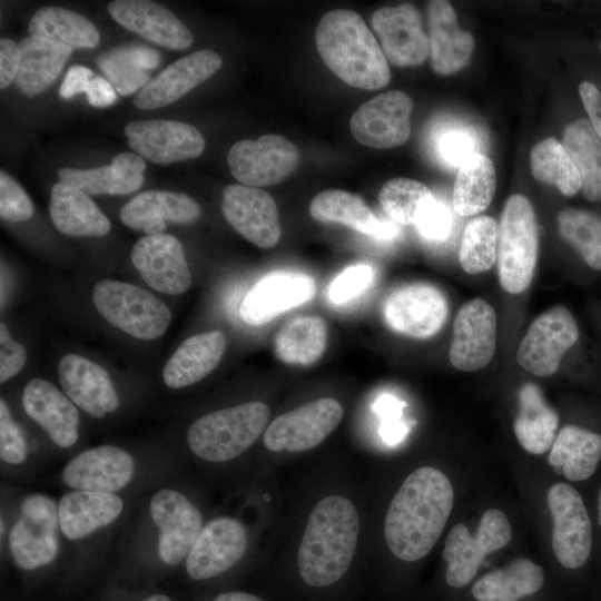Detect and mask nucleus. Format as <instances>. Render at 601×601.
<instances>
[{"label": "nucleus", "mask_w": 601, "mask_h": 601, "mask_svg": "<svg viewBox=\"0 0 601 601\" xmlns=\"http://www.w3.org/2000/svg\"><path fill=\"white\" fill-rule=\"evenodd\" d=\"M539 233L534 209L526 197L511 195L504 204L497 244L500 284L511 294L524 292L538 260Z\"/></svg>", "instance_id": "9"}, {"label": "nucleus", "mask_w": 601, "mask_h": 601, "mask_svg": "<svg viewBox=\"0 0 601 601\" xmlns=\"http://www.w3.org/2000/svg\"><path fill=\"white\" fill-rule=\"evenodd\" d=\"M146 164L136 154L121 152L110 165L90 169L61 168L59 183L87 195H127L137 190L144 180Z\"/></svg>", "instance_id": "31"}, {"label": "nucleus", "mask_w": 601, "mask_h": 601, "mask_svg": "<svg viewBox=\"0 0 601 601\" xmlns=\"http://www.w3.org/2000/svg\"><path fill=\"white\" fill-rule=\"evenodd\" d=\"M406 433V426L400 420L384 421L381 427L382 437L387 443L398 442Z\"/></svg>", "instance_id": "60"}, {"label": "nucleus", "mask_w": 601, "mask_h": 601, "mask_svg": "<svg viewBox=\"0 0 601 601\" xmlns=\"http://www.w3.org/2000/svg\"><path fill=\"white\" fill-rule=\"evenodd\" d=\"M544 582L543 570L529 559H516L501 570L480 578L472 587L479 601H518L539 591Z\"/></svg>", "instance_id": "38"}, {"label": "nucleus", "mask_w": 601, "mask_h": 601, "mask_svg": "<svg viewBox=\"0 0 601 601\" xmlns=\"http://www.w3.org/2000/svg\"><path fill=\"white\" fill-rule=\"evenodd\" d=\"M373 268L357 264L343 270L328 287V298L334 304H344L361 295L373 280Z\"/></svg>", "instance_id": "51"}, {"label": "nucleus", "mask_w": 601, "mask_h": 601, "mask_svg": "<svg viewBox=\"0 0 601 601\" xmlns=\"http://www.w3.org/2000/svg\"><path fill=\"white\" fill-rule=\"evenodd\" d=\"M402 405L394 396L383 395L377 400L375 410L383 415L384 421L398 420Z\"/></svg>", "instance_id": "59"}, {"label": "nucleus", "mask_w": 601, "mask_h": 601, "mask_svg": "<svg viewBox=\"0 0 601 601\" xmlns=\"http://www.w3.org/2000/svg\"><path fill=\"white\" fill-rule=\"evenodd\" d=\"M137 497L67 490L58 499V515L66 563L57 581L63 593L89 583L98 571Z\"/></svg>", "instance_id": "2"}, {"label": "nucleus", "mask_w": 601, "mask_h": 601, "mask_svg": "<svg viewBox=\"0 0 601 601\" xmlns=\"http://www.w3.org/2000/svg\"><path fill=\"white\" fill-rule=\"evenodd\" d=\"M24 347L11 338L4 325L0 324V382L1 384L16 376L26 362Z\"/></svg>", "instance_id": "54"}, {"label": "nucleus", "mask_w": 601, "mask_h": 601, "mask_svg": "<svg viewBox=\"0 0 601 601\" xmlns=\"http://www.w3.org/2000/svg\"><path fill=\"white\" fill-rule=\"evenodd\" d=\"M51 220L56 228L73 236H104L110 230V221L83 191L57 183L51 189Z\"/></svg>", "instance_id": "34"}, {"label": "nucleus", "mask_w": 601, "mask_h": 601, "mask_svg": "<svg viewBox=\"0 0 601 601\" xmlns=\"http://www.w3.org/2000/svg\"><path fill=\"white\" fill-rule=\"evenodd\" d=\"M92 300L105 319L140 339L161 336L171 319L169 308L158 297L124 282L100 280L93 288Z\"/></svg>", "instance_id": "10"}, {"label": "nucleus", "mask_w": 601, "mask_h": 601, "mask_svg": "<svg viewBox=\"0 0 601 601\" xmlns=\"http://www.w3.org/2000/svg\"><path fill=\"white\" fill-rule=\"evenodd\" d=\"M93 78L92 71L83 66H71L60 86L59 95L65 99L86 92L89 81Z\"/></svg>", "instance_id": "57"}, {"label": "nucleus", "mask_w": 601, "mask_h": 601, "mask_svg": "<svg viewBox=\"0 0 601 601\" xmlns=\"http://www.w3.org/2000/svg\"><path fill=\"white\" fill-rule=\"evenodd\" d=\"M108 10L120 26L159 46L181 50L193 43V35L185 24L157 2L116 0Z\"/></svg>", "instance_id": "28"}, {"label": "nucleus", "mask_w": 601, "mask_h": 601, "mask_svg": "<svg viewBox=\"0 0 601 601\" xmlns=\"http://www.w3.org/2000/svg\"><path fill=\"white\" fill-rule=\"evenodd\" d=\"M386 59L396 67H416L430 53L420 11L411 3L381 7L371 18Z\"/></svg>", "instance_id": "23"}, {"label": "nucleus", "mask_w": 601, "mask_h": 601, "mask_svg": "<svg viewBox=\"0 0 601 601\" xmlns=\"http://www.w3.org/2000/svg\"><path fill=\"white\" fill-rule=\"evenodd\" d=\"M499 226L490 216L471 219L464 228L459 260L469 274H480L494 266L497 259Z\"/></svg>", "instance_id": "46"}, {"label": "nucleus", "mask_w": 601, "mask_h": 601, "mask_svg": "<svg viewBox=\"0 0 601 601\" xmlns=\"http://www.w3.org/2000/svg\"><path fill=\"white\" fill-rule=\"evenodd\" d=\"M1 513L9 530L1 559L18 574L26 592L59 580L66 548L59 524L58 499L45 492L2 494Z\"/></svg>", "instance_id": "3"}, {"label": "nucleus", "mask_w": 601, "mask_h": 601, "mask_svg": "<svg viewBox=\"0 0 601 601\" xmlns=\"http://www.w3.org/2000/svg\"><path fill=\"white\" fill-rule=\"evenodd\" d=\"M413 100L400 90L380 93L362 104L352 115L353 137L362 145L388 149L403 145L411 134Z\"/></svg>", "instance_id": "19"}, {"label": "nucleus", "mask_w": 601, "mask_h": 601, "mask_svg": "<svg viewBox=\"0 0 601 601\" xmlns=\"http://www.w3.org/2000/svg\"><path fill=\"white\" fill-rule=\"evenodd\" d=\"M449 305L435 286L415 283L402 286L386 298L383 315L387 326L412 338H430L446 322Z\"/></svg>", "instance_id": "18"}, {"label": "nucleus", "mask_w": 601, "mask_h": 601, "mask_svg": "<svg viewBox=\"0 0 601 601\" xmlns=\"http://www.w3.org/2000/svg\"><path fill=\"white\" fill-rule=\"evenodd\" d=\"M598 511H599V523L601 525V490H600L599 499H598Z\"/></svg>", "instance_id": "62"}, {"label": "nucleus", "mask_w": 601, "mask_h": 601, "mask_svg": "<svg viewBox=\"0 0 601 601\" xmlns=\"http://www.w3.org/2000/svg\"><path fill=\"white\" fill-rule=\"evenodd\" d=\"M88 101L93 107H107L117 100V91L112 85L102 77H93L86 89Z\"/></svg>", "instance_id": "58"}, {"label": "nucleus", "mask_w": 601, "mask_h": 601, "mask_svg": "<svg viewBox=\"0 0 601 601\" xmlns=\"http://www.w3.org/2000/svg\"><path fill=\"white\" fill-rule=\"evenodd\" d=\"M309 214L317 221L343 224L373 238L381 221L359 195L342 189L317 194L309 204Z\"/></svg>", "instance_id": "44"}, {"label": "nucleus", "mask_w": 601, "mask_h": 601, "mask_svg": "<svg viewBox=\"0 0 601 601\" xmlns=\"http://www.w3.org/2000/svg\"><path fill=\"white\" fill-rule=\"evenodd\" d=\"M600 48H601V42H600Z\"/></svg>", "instance_id": "63"}, {"label": "nucleus", "mask_w": 601, "mask_h": 601, "mask_svg": "<svg viewBox=\"0 0 601 601\" xmlns=\"http://www.w3.org/2000/svg\"><path fill=\"white\" fill-rule=\"evenodd\" d=\"M480 139L470 126L453 122L442 129L435 139V150L440 159L447 166L460 168L477 151Z\"/></svg>", "instance_id": "49"}, {"label": "nucleus", "mask_w": 601, "mask_h": 601, "mask_svg": "<svg viewBox=\"0 0 601 601\" xmlns=\"http://www.w3.org/2000/svg\"><path fill=\"white\" fill-rule=\"evenodd\" d=\"M532 176L555 186L564 196H573L581 188L579 171L563 144L553 137L538 142L530 154Z\"/></svg>", "instance_id": "45"}, {"label": "nucleus", "mask_w": 601, "mask_h": 601, "mask_svg": "<svg viewBox=\"0 0 601 601\" xmlns=\"http://www.w3.org/2000/svg\"><path fill=\"white\" fill-rule=\"evenodd\" d=\"M225 219L243 237L260 248L275 246L280 238L279 215L275 200L263 189L228 185L223 191Z\"/></svg>", "instance_id": "24"}, {"label": "nucleus", "mask_w": 601, "mask_h": 601, "mask_svg": "<svg viewBox=\"0 0 601 601\" xmlns=\"http://www.w3.org/2000/svg\"><path fill=\"white\" fill-rule=\"evenodd\" d=\"M553 520L551 544L564 568L578 569L588 560L592 546V526L581 495L571 485L559 482L546 493Z\"/></svg>", "instance_id": "17"}, {"label": "nucleus", "mask_w": 601, "mask_h": 601, "mask_svg": "<svg viewBox=\"0 0 601 601\" xmlns=\"http://www.w3.org/2000/svg\"><path fill=\"white\" fill-rule=\"evenodd\" d=\"M175 450L132 449L106 443L80 450L66 460L58 483L67 490L138 497L181 475Z\"/></svg>", "instance_id": "4"}, {"label": "nucleus", "mask_w": 601, "mask_h": 601, "mask_svg": "<svg viewBox=\"0 0 601 601\" xmlns=\"http://www.w3.org/2000/svg\"><path fill=\"white\" fill-rule=\"evenodd\" d=\"M48 461L41 455L37 441H30L13 418L4 401L0 400V469L1 476L11 481L31 480Z\"/></svg>", "instance_id": "37"}, {"label": "nucleus", "mask_w": 601, "mask_h": 601, "mask_svg": "<svg viewBox=\"0 0 601 601\" xmlns=\"http://www.w3.org/2000/svg\"><path fill=\"white\" fill-rule=\"evenodd\" d=\"M131 262L142 279L154 289L177 295L191 283L181 244L168 234L147 235L131 250Z\"/></svg>", "instance_id": "26"}, {"label": "nucleus", "mask_w": 601, "mask_h": 601, "mask_svg": "<svg viewBox=\"0 0 601 601\" xmlns=\"http://www.w3.org/2000/svg\"><path fill=\"white\" fill-rule=\"evenodd\" d=\"M20 63L16 86L32 97L45 91L59 76L72 49L53 40L29 36L18 43Z\"/></svg>", "instance_id": "33"}, {"label": "nucleus", "mask_w": 601, "mask_h": 601, "mask_svg": "<svg viewBox=\"0 0 601 601\" xmlns=\"http://www.w3.org/2000/svg\"><path fill=\"white\" fill-rule=\"evenodd\" d=\"M225 348L226 337L220 331L188 337L178 346L164 367L165 385L178 390L201 381L216 368Z\"/></svg>", "instance_id": "32"}, {"label": "nucleus", "mask_w": 601, "mask_h": 601, "mask_svg": "<svg viewBox=\"0 0 601 601\" xmlns=\"http://www.w3.org/2000/svg\"><path fill=\"white\" fill-rule=\"evenodd\" d=\"M90 601H176L159 584L129 582L109 572Z\"/></svg>", "instance_id": "50"}, {"label": "nucleus", "mask_w": 601, "mask_h": 601, "mask_svg": "<svg viewBox=\"0 0 601 601\" xmlns=\"http://www.w3.org/2000/svg\"><path fill=\"white\" fill-rule=\"evenodd\" d=\"M496 347V315L482 298H473L459 309L453 324L449 358L459 371L484 368Z\"/></svg>", "instance_id": "20"}, {"label": "nucleus", "mask_w": 601, "mask_h": 601, "mask_svg": "<svg viewBox=\"0 0 601 601\" xmlns=\"http://www.w3.org/2000/svg\"><path fill=\"white\" fill-rule=\"evenodd\" d=\"M426 12L432 68L439 75H452L469 63L474 49L473 36L459 28L449 1H428Z\"/></svg>", "instance_id": "29"}, {"label": "nucleus", "mask_w": 601, "mask_h": 601, "mask_svg": "<svg viewBox=\"0 0 601 601\" xmlns=\"http://www.w3.org/2000/svg\"><path fill=\"white\" fill-rule=\"evenodd\" d=\"M209 601H263L255 594L244 591H226L216 594Z\"/></svg>", "instance_id": "61"}, {"label": "nucleus", "mask_w": 601, "mask_h": 601, "mask_svg": "<svg viewBox=\"0 0 601 601\" xmlns=\"http://www.w3.org/2000/svg\"><path fill=\"white\" fill-rule=\"evenodd\" d=\"M221 63V57L209 49L185 56L139 90L134 98V105L140 109L167 106L207 80Z\"/></svg>", "instance_id": "27"}, {"label": "nucleus", "mask_w": 601, "mask_h": 601, "mask_svg": "<svg viewBox=\"0 0 601 601\" xmlns=\"http://www.w3.org/2000/svg\"><path fill=\"white\" fill-rule=\"evenodd\" d=\"M327 327L318 316H297L289 319L274 339V351L283 363L308 366L323 355Z\"/></svg>", "instance_id": "39"}, {"label": "nucleus", "mask_w": 601, "mask_h": 601, "mask_svg": "<svg viewBox=\"0 0 601 601\" xmlns=\"http://www.w3.org/2000/svg\"><path fill=\"white\" fill-rule=\"evenodd\" d=\"M30 36H37L73 48H93L100 36L95 24L80 13L60 8L42 7L29 22Z\"/></svg>", "instance_id": "43"}, {"label": "nucleus", "mask_w": 601, "mask_h": 601, "mask_svg": "<svg viewBox=\"0 0 601 601\" xmlns=\"http://www.w3.org/2000/svg\"><path fill=\"white\" fill-rule=\"evenodd\" d=\"M21 405L24 414L42 430L56 454L68 460L79 452V408L62 390L43 378H32L23 387Z\"/></svg>", "instance_id": "13"}, {"label": "nucleus", "mask_w": 601, "mask_h": 601, "mask_svg": "<svg viewBox=\"0 0 601 601\" xmlns=\"http://www.w3.org/2000/svg\"><path fill=\"white\" fill-rule=\"evenodd\" d=\"M33 214V206L23 188L7 173H0V216L9 221H23Z\"/></svg>", "instance_id": "52"}, {"label": "nucleus", "mask_w": 601, "mask_h": 601, "mask_svg": "<svg viewBox=\"0 0 601 601\" xmlns=\"http://www.w3.org/2000/svg\"><path fill=\"white\" fill-rule=\"evenodd\" d=\"M247 548L245 524L234 516L217 515L205 522L179 572L193 582L219 578L244 558Z\"/></svg>", "instance_id": "12"}, {"label": "nucleus", "mask_w": 601, "mask_h": 601, "mask_svg": "<svg viewBox=\"0 0 601 601\" xmlns=\"http://www.w3.org/2000/svg\"><path fill=\"white\" fill-rule=\"evenodd\" d=\"M343 415L335 398L314 400L276 417L264 432V446L272 452L312 450L337 427Z\"/></svg>", "instance_id": "14"}, {"label": "nucleus", "mask_w": 601, "mask_h": 601, "mask_svg": "<svg viewBox=\"0 0 601 601\" xmlns=\"http://www.w3.org/2000/svg\"><path fill=\"white\" fill-rule=\"evenodd\" d=\"M20 63L19 46L11 39L0 40V88H7L14 81Z\"/></svg>", "instance_id": "55"}, {"label": "nucleus", "mask_w": 601, "mask_h": 601, "mask_svg": "<svg viewBox=\"0 0 601 601\" xmlns=\"http://www.w3.org/2000/svg\"><path fill=\"white\" fill-rule=\"evenodd\" d=\"M359 516L345 496L322 499L309 514L297 552L300 578L311 587H328L344 577L355 554Z\"/></svg>", "instance_id": "6"}, {"label": "nucleus", "mask_w": 601, "mask_h": 601, "mask_svg": "<svg viewBox=\"0 0 601 601\" xmlns=\"http://www.w3.org/2000/svg\"><path fill=\"white\" fill-rule=\"evenodd\" d=\"M563 146L579 171L583 196L601 201V139L590 120L569 124L563 131Z\"/></svg>", "instance_id": "41"}, {"label": "nucleus", "mask_w": 601, "mask_h": 601, "mask_svg": "<svg viewBox=\"0 0 601 601\" xmlns=\"http://www.w3.org/2000/svg\"><path fill=\"white\" fill-rule=\"evenodd\" d=\"M300 159L297 147L279 135H264L236 142L227 161L235 179L245 186L276 185L289 177Z\"/></svg>", "instance_id": "15"}, {"label": "nucleus", "mask_w": 601, "mask_h": 601, "mask_svg": "<svg viewBox=\"0 0 601 601\" xmlns=\"http://www.w3.org/2000/svg\"><path fill=\"white\" fill-rule=\"evenodd\" d=\"M454 502L447 476L432 466L413 471L392 499L384 524L390 551L413 562L426 556L439 541Z\"/></svg>", "instance_id": "5"}, {"label": "nucleus", "mask_w": 601, "mask_h": 601, "mask_svg": "<svg viewBox=\"0 0 601 601\" xmlns=\"http://www.w3.org/2000/svg\"><path fill=\"white\" fill-rule=\"evenodd\" d=\"M315 42L324 63L345 83L378 90L390 82L387 59L357 12L338 9L325 13L316 27Z\"/></svg>", "instance_id": "7"}, {"label": "nucleus", "mask_w": 601, "mask_h": 601, "mask_svg": "<svg viewBox=\"0 0 601 601\" xmlns=\"http://www.w3.org/2000/svg\"><path fill=\"white\" fill-rule=\"evenodd\" d=\"M558 413L548 405L540 387L525 383L519 391V412L514 434L521 446L531 454H543L555 440Z\"/></svg>", "instance_id": "35"}, {"label": "nucleus", "mask_w": 601, "mask_h": 601, "mask_svg": "<svg viewBox=\"0 0 601 601\" xmlns=\"http://www.w3.org/2000/svg\"><path fill=\"white\" fill-rule=\"evenodd\" d=\"M561 237L579 252L585 264L601 270V217L592 211L566 208L558 215Z\"/></svg>", "instance_id": "47"}, {"label": "nucleus", "mask_w": 601, "mask_h": 601, "mask_svg": "<svg viewBox=\"0 0 601 601\" xmlns=\"http://www.w3.org/2000/svg\"><path fill=\"white\" fill-rule=\"evenodd\" d=\"M579 92L590 122L601 139V92L590 81H582L579 86Z\"/></svg>", "instance_id": "56"}, {"label": "nucleus", "mask_w": 601, "mask_h": 601, "mask_svg": "<svg viewBox=\"0 0 601 601\" xmlns=\"http://www.w3.org/2000/svg\"><path fill=\"white\" fill-rule=\"evenodd\" d=\"M316 293L312 276L295 272H274L260 278L245 295L239 314L243 321L259 326L293 309Z\"/></svg>", "instance_id": "25"}, {"label": "nucleus", "mask_w": 601, "mask_h": 601, "mask_svg": "<svg viewBox=\"0 0 601 601\" xmlns=\"http://www.w3.org/2000/svg\"><path fill=\"white\" fill-rule=\"evenodd\" d=\"M414 226L424 238L443 242L452 233L453 216L445 204L434 198L421 210Z\"/></svg>", "instance_id": "53"}, {"label": "nucleus", "mask_w": 601, "mask_h": 601, "mask_svg": "<svg viewBox=\"0 0 601 601\" xmlns=\"http://www.w3.org/2000/svg\"><path fill=\"white\" fill-rule=\"evenodd\" d=\"M512 538V529L505 514L489 509L481 518L477 531L472 535L462 524H455L445 540L442 552L447 562L445 580L452 588H462L475 577L484 558L505 546Z\"/></svg>", "instance_id": "11"}, {"label": "nucleus", "mask_w": 601, "mask_h": 601, "mask_svg": "<svg viewBox=\"0 0 601 601\" xmlns=\"http://www.w3.org/2000/svg\"><path fill=\"white\" fill-rule=\"evenodd\" d=\"M549 464L570 481H583L595 471L601 460V435L574 425L562 427L556 435Z\"/></svg>", "instance_id": "36"}, {"label": "nucleus", "mask_w": 601, "mask_h": 601, "mask_svg": "<svg viewBox=\"0 0 601 601\" xmlns=\"http://www.w3.org/2000/svg\"><path fill=\"white\" fill-rule=\"evenodd\" d=\"M131 149L156 164H171L198 157L205 148L203 135L194 126L177 120H136L126 125Z\"/></svg>", "instance_id": "21"}, {"label": "nucleus", "mask_w": 601, "mask_h": 601, "mask_svg": "<svg viewBox=\"0 0 601 601\" xmlns=\"http://www.w3.org/2000/svg\"><path fill=\"white\" fill-rule=\"evenodd\" d=\"M59 383L76 406L95 420L114 415L121 398L112 378L99 364L77 354H67L58 364Z\"/></svg>", "instance_id": "22"}, {"label": "nucleus", "mask_w": 601, "mask_h": 601, "mask_svg": "<svg viewBox=\"0 0 601 601\" xmlns=\"http://www.w3.org/2000/svg\"><path fill=\"white\" fill-rule=\"evenodd\" d=\"M160 61L159 53L145 46H125L108 50L98 58V66L117 93L128 96L149 81V71Z\"/></svg>", "instance_id": "40"}, {"label": "nucleus", "mask_w": 601, "mask_h": 601, "mask_svg": "<svg viewBox=\"0 0 601 601\" xmlns=\"http://www.w3.org/2000/svg\"><path fill=\"white\" fill-rule=\"evenodd\" d=\"M496 188L492 160L477 154L459 168L453 188V208L461 216H473L485 210Z\"/></svg>", "instance_id": "42"}, {"label": "nucleus", "mask_w": 601, "mask_h": 601, "mask_svg": "<svg viewBox=\"0 0 601 601\" xmlns=\"http://www.w3.org/2000/svg\"><path fill=\"white\" fill-rule=\"evenodd\" d=\"M268 418L269 408L259 401L208 412L188 425L184 437L186 451L201 463L233 462L258 440Z\"/></svg>", "instance_id": "8"}, {"label": "nucleus", "mask_w": 601, "mask_h": 601, "mask_svg": "<svg viewBox=\"0 0 601 601\" xmlns=\"http://www.w3.org/2000/svg\"><path fill=\"white\" fill-rule=\"evenodd\" d=\"M200 216V207L188 195L167 190L138 194L120 210L121 221L147 235L164 234L166 223L190 224Z\"/></svg>", "instance_id": "30"}, {"label": "nucleus", "mask_w": 601, "mask_h": 601, "mask_svg": "<svg viewBox=\"0 0 601 601\" xmlns=\"http://www.w3.org/2000/svg\"><path fill=\"white\" fill-rule=\"evenodd\" d=\"M433 199L424 184L400 177L386 181L378 195L384 211L401 225H414L421 210Z\"/></svg>", "instance_id": "48"}, {"label": "nucleus", "mask_w": 601, "mask_h": 601, "mask_svg": "<svg viewBox=\"0 0 601 601\" xmlns=\"http://www.w3.org/2000/svg\"><path fill=\"white\" fill-rule=\"evenodd\" d=\"M578 338V325L570 311L564 306L551 307L529 326L519 345L516 362L535 376H551Z\"/></svg>", "instance_id": "16"}, {"label": "nucleus", "mask_w": 601, "mask_h": 601, "mask_svg": "<svg viewBox=\"0 0 601 601\" xmlns=\"http://www.w3.org/2000/svg\"><path fill=\"white\" fill-rule=\"evenodd\" d=\"M205 524L181 475L138 496L118 538L116 565L122 580L159 584L175 578Z\"/></svg>", "instance_id": "1"}]
</instances>
